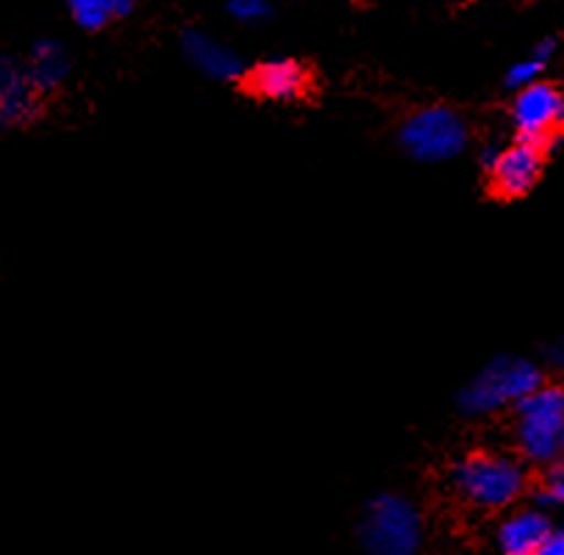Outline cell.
<instances>
[{
	"label": "cell",
	"mask_w": 564,
	"mask_h": 555,
	"mask_svg": "<svg viewBox=\"0 0 564 555\" xmlns=\"http://www.w3.org/2000/svg\"><path fill=\"white\" fill-rule=\"evenodd\" d=\"M67 9L78 29L84 31H100L106 23H111L109 0H67Z\"/></svg>",
	"instance_id": "4fadbf2b"
},
{
	"label": "cell",
	"mask_w": 564,
	"mask_h": 555,
	"mask_svg": "<svg viewBox=\"0 0 564 555\" xmlns=\"http://www.w3.org/2000/svg\"><path fill=\"white\" fill-rule=\"evenodd\" d=\"M492 192L500 197H523L542 173V148L514 142L509 148H489L481 156Z\"/></svg>",
	"instance_id": "8992f818"
},
{
	"label": "cell",
	"mask_w": 564,
	"mask_h": 555,
	"mask_svg": "<svg viewBox=\"0 0 564 555\" xmlns=\"http://www.w3.org/2000/svg\"><path fill=\"white\" fill-rule=\"evenodd\" d=\"M25 73L40 95L56 92L70 73V56H67L65 45L56 40L34 42L29 62H25Z\"/></svg>",
	"instance_id": "7c38bea8"
},
{
	"label": "cell",
	"mask_w": 564,
	"mask_h": 555,
	"mask_svg": "<svg viewBox=\"0 0 564 555\" xmlns=\"http://www.w3.org/2000/svg\"><path fill=\"white\" fill-rule=\"evenodd\" d=\"M514 411V442L520 456L545 467L564 458V387L542 383Z\"/></svg>",
	"instance_id": "277c9868"
},
{
	"label": "cell",
	"mask_w": 564,
	"mask_h": 555,
	"mask_svg": "<svg viewBox=\"0 0 564 555\" xmlns=\"http://www.w3.org/2000/svg\"><path fill=\"white\" fill-rule=\"evenodd\" d=\"M512 122L520 133V142L547 145V139L564 122V95L545 81L520 89L512 104Z\"/></svg>",
	"instance_id": "52a82bcc"
},
{
	"label": "cell",
	"mask_w": 564,
	"mask_h": 555,
	"mask_svg": "<svg viewBox=\"0 0 564 555\" xmlns=\"http://www.w3.org/2000/svg\"><path fill=\"white\" fill-rule=\"evenodd\" d=\"M536 500H540L542 505L564 503V458L547 464L545 478H542L540 492H536Z\"/></svg>",
	"instance_id": "9a60e30c"
},
{
	"label": "cell",
	"mask_w": 564,
	"mask_h": 555,
	"mask_svg": "<svg viewBox=\"0 0 564 555\" xmlns=\"http://www.w3.org/2000/svg\"><path fill=\"white\" fill-rule=\"evenodd\" d=\"M545 361L553 370L564 372V341H553V345L545 347Z\"/></svg>",
	"instance_id": "ac0fdd59"
},
{
	"label": "cell",
	"mask_w": 564,
	"mask_h": 555,
	"mask_svg": "<svg viewBox=\"0 0 564 555\" xmlns=\"http://www.w3.org/2000/svg\"><path fill=\"white\" fill-rule=\"evenodd\" d=\"M401 148L423 164H443L467 148V126L448 106H425L401 126Z\"/></svg>",
	"instance_id": "5b68a950"
},
{
	"label": "cell",
	"mask_w": 564,
	"mask_h": 555,
	"mask_svg": "<svg viewBox=\"0 0 564 555\" xmlns=\"http://www.w3.org/2000/svg\"><path fill=\"white\" fill-rule=\"evenodd\" d=\"M536 555H564V527L551 531V536H547L545 544L536 549Z\"/></svg>",
	"instance_id": "e0dca14e"
},
{
	"label": "cell",
	"mask_w": 564,
	"mask_h": 555,
	"mask_svg": "<svg viewBox=\"0 0 564 555\" xmlns=\"http://www.w3.org/2000/svg\"><path fill=\"white\" fill-rule=\"evenodd\" d=\"M356 536L367 555H417L423 547V516L403 494L381 492L367 500Z\"/></svg>",
	"instance_id": "7a4b0ae2"
},
{
	"label": "cell",
	"mask_w": 564,
	"mask_h": 555,
	"mask_svg": "<svg viewBox=\"0 0 564 555\" xmlns=\"http://www.w3.org/2000/svg\"><path fill=\"white\" fill-rule=\"evenodd\" d=\"M454 486L459 498L476 509L500 511L525 492V469L509 456L478 450L456 464Z\"/></svg>",
	"instance_id": "3957f363"
},
{
	"label": "cell",
	"mask_w": 564,
	"mask_h": 555,
	"mask_svg": "<svg viewBox=\"0 0 564 555\" xmlns=\"http://www.w3.org/2000/svg\"><path fill=\"white\" fill-rule=\"evenodd\" d=\"M542 69H545V64L536 62L534 56L520 58V62H514L512 67H509V73H507V87L518 89V92H520V89H525V87H531V84L540 81Z\"/></svg>",
	"instance_id": "2e32d148"
},
{
	"label": "cell",
	"mask_w": 564,
	"mask_h": 555,
	"mask_svg": "<svg viewBox=\"0 0 564 555\" xmlns=\"http://www.w3.org/2000/svg\"><path fill=\"white\" fill-rule=\"evenodd\" d=\"M542 387V372L523 356H498L487 361L459 392V409L467 416H489L500 409H518Z\"/></svg>",
	"instance_id": "6da1fadb"
},
{
	"label": "cell",
	"mask_w": 564,
	"mask_h": 555,
	"mask_svg": "<svg viewBox=\"0 0 564 555\" xmlns=\"http://www.w3.org/2000/svg\"><path fill=\"white\" fill-rule=\"evenodd\" d=\"M181 51L186 62L200 69L206 78L215 81H239L245 78V64L234 47L223 45L220 40L209 36L200 29H186L181 34Z\"/></svg>",
	"instance_id": "9c48e42d"
},
{
	"label": "cell",
	"mask_w": 564,
	"mask_h": 555,
	"mask_svg": "<svg viewBox=\"0 0 564 555\" xmlns=\"http://www.w3.org/2000/svg\"><path fill=\"white\" fill-rule=\"evenodd\" d=\"M137 0H109V9H111V20H120V18H129L134 12Z\"/></svg>",
	"instance_id": "ffe728a7"
},
{
	"label": "cell",
	"mask_w": 564,
	"mask_h": 555,
	"mask_svg": "<svg viewBox=\"0 0 564 555\" xmlns=\"http://www.w3.org/2000/svg\"><path fill=\"white\" fill-rule=\"evenodd\" d=\"M551 531V520L540 509H520L498 525V547L503 555H536Z\"/></svg>",
	"instance_id": "8fae6325"
},
{
	"label": "cell",
	"mask_w": 564,
	"mask_h": 555,
	"mask_svg": "<svg viewBox=\"0 0 564 555\" xmlns=\"http://www.w3.org/2000/svg\"><path fill=\"white\" fill-rule=\"evenodd\" d=\"M553 53H556V40H542V42H536L534 51H531L529 56H534L536 62L547 64L553 58Z\"/></svg>",
	"instance_id": "d6986e66"
},
{
	"label": "cell",
	"mask_w": 564,
	"mask_h": 555,
	"mask_svg": "<svg viewBox=\"0 0 564 555\" xmlns=\"http://www.w3.org/2000/svg\"><path fill=\"white\" fill-rule=\"evenodd\" d=\"M250 92L268 100H292L301 98L308 87V69L295 58H268L250 69L248 76Z\"/></svg>",
	"instance_id": "30bf717a"
},
{
	"label": "cell",
	"mask_w": 564,
	"mask_h": 555,
	"mask_svg": "<svg viewBox=\"0 0 564 555\" xmlns=\"http://www.w3.org/2000/svg\"><path fill=\"white\" fill-rule=\"evenodd\" d=\"M228 14H231L237 23L257 25L273 14V3L270 0H228Z\"/></svg>",
	"instance_id": "5bb4252c"
},
{
	"label": "cell",
	"mask_w": 564,
	"mask_h": 555,
	"mask_svg": "<svg viewBox=\"0 0 564 555\" xmlns=\"http://www.w3.org/2000/svg\"><path fill=\"white\" fill-rule=\"evenodd\" d=\"M42 95L31 84L25 64L0 58V128H25L40 117Z\"/></svg>",
	"instance_id": "ba28073f"
}]
</instances>
